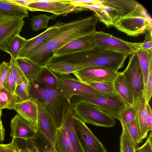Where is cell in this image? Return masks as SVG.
<instances>
[{"label":"cell","instance_id":"cell-43","mask_svg":"<svg viewBox=\"0 0 152 152\" xmlns=\"http://www.w3.org/2000/svg\"><path fill=\"white\" fill-rule=\"evenodd\" d=\"M10 62L3 61L0 64V90L2 87V85L10 70Z\"/></svg>","mask_w":152,"mask_h":152},{"label":"cell","instance_id":"cell-32","mask_svg":"<svg viewBox=\"0 0 152 152\" xmlns=\"http://www.w3.org/2000/svg\"><path fill=\"white\" fill-rule=\"evenodd\" d=\"M137 112V107L134 103L133 105L126 106L120 113L118 120L121 124L126 125L135 119Z\"/></svg>","mask_w":152,"mask_h":152},{"label":"cell","instance_id":"cell-1","mask_svg":"<svg viewBox=\"0 0 152 152\" xmlns=\"http://www.w3.org/2000/svg\"><path fill=\"white\" fill-rule=\"evenodd\" d=\"M98 20L94 15L64 23L26 57L43 66H46L62 47L79 37L93 34Z\"/></svg>","mask_w":152,"mask_h":152},{"label":"cell","instance_id":"cell-47","mask_svg":"<svg viewBox=\"0 0 152 152\" xmlns=\"http://www.w3.org/2000/svg\"><path fill=\"white\" fill-rule=\"evenodd\" d=\"M8 1L19 6L26 7L27 4L32 2L33 0H8Z\"/></svg>","mask_w":152,"mask_h":152},{"label":"cell","instance_id":"cell-8","mask_svg":"<svg viewBox=\"0 0 152 152\" xmlns=\"http://www.w3.org/2000/svg\"><path fill=\"white\" fill-rule=\"evenodd\" d=\"M80 101L91 103L118 120L120 113L126 106L117 94L106 97L74 95L71 98L70 103L72 107L76 103Z\"/></svg>","mask_w":152,"mask_h":152},{"label":"cell","instance_id":"cell-10","mask_svg":"<svg viewBox=\"0 0 152 152\" xmlns=\"http://www.w3.org/2000/svg\"><path fill=\"white\" fill-rule=\"evenodd\" d=\"M122 72L132 90L134 102L144 88L143 75L135 51L129 55L127 66Z\"/></svg>","mask_w":152,"mask_h":152},{"label":"cell","instance_id":"cell-23","mask_svg":"<svg viewBox=\"0 0 152 152\" xmlns=\"http://www.w3.org/2000/svg\"><path fill=\"white\" fill-rule=\"evenodd\" d=\"M27 40L20 34L16 35L8 39L0 48V50L8 53L11 57L16 59L18 57Z\"/></svg>","mask_w":152,"mask_h":152},{"label":"cell","instance_id":"cell-26","mask_svg":"<svg viewBox=\"0 0 152 152\" xmlns=\"http://www.w3.org/2000/svg\"><path fill=\"white\" fill-rule=\"evenodd\" d=\"M46 66L57 75L73 74L80 70L76 64L62 60L51 61Z\"/></svg>","mask_w":152,"mask_h":152},{"label":"cell","instance_id":"cell-41","mask_svg":"<svg viewBox=\"0 0 152 152\" xmlns=\"http://www.w3.org/2000/svg\"><path fill=\"white\" fill-rule=\"evenodd\" d=\"M144 95L146 103H149L152 94V67L149 69L146 83L144 86Z\"/></svg>","mask_w":152,"mask_h":152},{"label":"cell","instance_id":"cell-39","mask_svg":"<svg viewBox=\"0 0 152 152\" xmlns=\"http://www.w3.org/2000/svg\"><path fill=\"white\" fill-rule=\"evenodd\" d=\"M86 84L107 96H113L117 94L114 89L113 83H89Z\"/></svg>","mask_w":152,"mask_h":152},{"label":"cell","instance_id":"cell-21","mask_svg":"<svg viewBox=\"0 0 152 152\" xmlns=\"http://www.w3.org/2000/svg\"><path fill=\"white\" fill-rule=\"evenodd\" d=\"M143 92L140 94L134 102L137 109L135 119L138 125L141 138L142 140L146 137L149 132L147 121L146 102Z\"/></svg>","mask_w":152,"mask_h":152},{"label":"cell","instance_id":"cell-24","mask_svg":"<svg viewBox=\"0 0 152 152\" xmlns=\"http://www.w3.org/2000/svg\"><path fill=\"white\" fill-rule=\"evenodd\" d=\"M53 147L56 152H74L68 133L63 125L57 129Z\"/></svg>","mask_w":152,"mask_h":152},{"label":"cell","instance_id":"cell-29","mask_svg":"<svg viewBox=\"0 0 152 152\" xmlns=\"http://www.w3.org/2000/svg\"><path fill=\"white\" fill-rule=\"evenodd\" d=\"M28 10L9 1L8 0H0V12L15 15L23 18L28 17Z\"/></svg>","mask_w":152,"mask_h":152},{"label":"cell","instance_id":"cell-5","mask_svg":"<svg viewBox=\"0 0 152 152\" xmlns=\"http://www.w3.org/2000/svg\"><path fill=\"white\" fill-rule=\"evenodd\" d=\"M72 109L74 115L85 123L107 128L115 124L114 118L91 103L79 102L72 107Z\"/></svg>","mask_w":152,"mask_h":152},{"label":"cell","instance_id":"cell-44","mask_svg":"<svg viewBox=\"0 0 152 152\" xmlns=\"http://www.w3.org/2000/svg\"><path fill=\"white\" fill-rule=\"evenodd\" d=\"M0 152H19V151L14 143V139L9 143H0Z\"/></svg>","mask_w":152,"mask_h":152},{"label":"cell","instance_id":"cell-46","mask_svg":"<svg viewBox=\"0 0 152 152\" xmlns=\"http://www.w3.org/2000/svg\"><path fill=\"white\" fill-rule=\"evenodd\" d=\"M147 121L148 129V131H152V113L151 107L149 103H146Z\"/></svg>","mask_w":152,"mask_h":152},{"label":"cell","instance_id":"cell-28","mask_svg":"<svg viewBox=\"0 0 152 152\" xmlns=\"http://www.w3.org/2000/svg\"><path fill=\"white\" fill-rule=\"evenodd\" d=\"M135 51L137 55L143 75L145 86L146 83L149 69L152 67V50L140 49Z\"/></svg>","mask_w":152,"mask_h":152},{"label":"cell","instance_id":"cell-16","mask_svg":"<svg viewBox=\"0 0 152 152\" xmlns=\"http://www.w3.org/2000/svg\"><path fill=\"white\" fill-rule=\"evenodd\" d=\"M10 126V136L12 138L32 139L35 137L37 132L32 124L18 114L12 119Z\"/></svg>","mask_w":152,"mask_h":152},{"label":"cell","instance_id":"cell-2","mask_svg":"<svg viewBox=\"0 0 152 152\" xmlns=\"http://www.w3.org/2000/svg\"><path fill=\"white\" fill-rule=\"evenodd\" d=\"M130 54L96 47L91 50L61 57L52 60H62L76 64L80 70L91 67L105 68L118 71Z\"/></svg>","mask_w":152,"mask_h":152},{"label":"cell","instance_id":"cell-14","mask_svg":"<svg viewBox=\"0 0 152 152\" xmlns=\"http://www.w3.org/2000/svg\"><path fill=\"white\" fill-rule=\"evenodd\" d=\"M23 17L0 12V48L11 37L20 34L25 24Z\"/></svg>","mask_w":152,"mask_h":152},{"label":"cell","instance_id":"cell-48","mask_svg":"<svg viewBox=\"0 0 152 152\" xmlns=\"http://www.w3.org/2000/svg\"><path fill=\"white\" fill-rule=\"evenodd\" d=\"M5 137V129L2 122H0V142L3 141Z\"/></svg>","mask_w":152,"mask_h":152},{"label":"cell","instance_id":"cell-9","mask_svg":"<svg viewBox=\"0 0 152 152\" xmlns=\"http://www.w3.org/2000/svg\"><path fill=\"white\" fill-rule=\"evenodd\" d=\"M102 5L99 10L93 15L99 22L108 28L113 26L118 19L129 12L127 3L125 0H102Z\"/></svg>","mask_w":152,"mask_h":152},{"label":"cell","instance_id":"cell-4","mask_svg":"<svg viewBox=\"0 0 152 152\" xmlns=\"http://www.w3.org/2000/svg\"><path fill=\"white\" fill-rule=\"evenodd\" d=\"M113 26L131 37H137L145 31L152 32V20L141 4L126 13L114 23Z\"/></svg>","mask_w":152,"mask_h":152},{"label":"cell","instance_id":"cell-49","mask_svg":"<svg viewBox=\"0 0 152 152\" xmlns=\"http://www.w3.org/2000/svg\"><path fill=\"white\" fill-rule=\"evenodd\" d=\"M77 2H80L84 4H93L99 2L100 0H74Z\"/></svg>","mask_w":152,"mask_h":152},{"label":"cell","instance_id":"cell-18","mask_svg":"<svg viewBox=\"0 0 152 152\" xmlns=\"http://www.w3.org/2000/svg\"><path fill=\"white\" fill-rule=\"evenodd\" d=\"M13 109L17 114L32 124L37 129L38 104L37 99L32 97L15 104Z\"/></svg>","mask_w":152,"mask_h":152},{"label":"cell","instance_id":"cell-51","mask_svg":"<svg viewBox=\"0 0 152 152\" xmlns=\"http://www.w3.org/2000/svg\"><path fill=\"white\" fill-rule=\"evenodd\" d=\"M135 152H139V151H138V150H137V148L136 149L135 151Z\"/></svg>","mask_w":152,"mask_h":152},{"label":"cell","instance_id":"cell-20","mask_svg":"<svg viewBox=\"0 0 152 152\" xmlns=\"http://www.w3.org/2000/svg\"><path fill=\"white\" fill-rule=\"evenodd\" d=\"M113 83L116 94L126 106L133 105L134 101L132 91L122 72H119Z\"/></svg>","mask_w":152,"mask_h":152},{"label":"cell","instance_id":"cell-3","mask_svg":"<svg viewBox=\"0 0 152 152\" xmlns=\"http://www.w3.org/2000/svg\"><path fill=\"white\" fill-rule=\"evenodd\" d=\"M30 97L36 98L52 117L57 128L62 125L66 116L72 110L70 102L58 88L52 89L38 83L30 82Z\"/></svg>","mask_w":152,"mask_h":152},{"label":"cell","instance_id":"cell-22","mask_svg":"<svg viewBox=\"0 0 152 152\" xmlns=\"http://www.w3.org/2000/svg\"><path fill=\"white\" fill-rule=\"evenodd\" d=\"M16 60L26 78L30 82L36 79L45 66L33 61L26 57L18 58Z\"/></svg>","mask_w":152,"mask_h":152},{"label":"cell","instance_id":"cell-19","mask_svg":"<svg viewBox=\"0 0 152 152\" xmlns=\"http://www.w3.org/2000/svg\"><path fill=\"white\" fill-rule=\"evenodd\" d=\"M63 23L58 21L55 24L48 28L46 30L39 35L27 39L26 42L20 52L18 58L26 57L32 50L42 43L51 35L56 31Z\"/></svg>","mask_w":152,"mask_h":152},{"label":"cell","instance_id":"cell-50","mask_svg":"<svg viewBox=\"0 0 152 152\" xmlns=\"http://www.w3.org/2000/svg\"><path fill=\"white\" fill-rule=\"evenodd\" d=\"M2 109L0 106V122H1L2 121L1 120V116L2 115Z\"/></svg>","mask_w":152,"mask_h":152},{"label":"cell","instance_id":"cell-17","mask_svg":"<svg viewBox=\"0 0 152 152\" xmlns=\"http://www.w3.org/2000/svg\"><path fill=\"white\" fill-rule=\"evenodd\" d=\"M92 35H86L74 40L60 49L53 58L81 53L93 49L96 46Z\"/></svg>","mask_w":152,"mask_h":152},{"label":"cell","instance_id":"cell-13","mask_svg":"<svg viewBox=\"0 0 152 152\" xmlns=\"http://www.w3.org/2000/svg\"><path fill=\"white\" fill-rule=\"evenodd\" d=\"M119 72L102 67L88 68L78 70L73 74L76 78L87 84L101 82L113 83Z\"/></svg>","mask_w":152,"mask_h":152},{"label":"cell","instance_id":"cell-25","mask_svg":"<svg viewBox=\"0 0 152 152\" xmlns=\"http://www.w3.org/2000/svg\"><path fill=\"white\" fill-rule=\"evenodd\" d=\"M72 110L65 117L62 124L69 136L74 152H84L78 138L75 129L73 119Z\"/></svg>","mask_w":152,"mask_h":152},{"label":"cell","instance_id":"cell-30","mask_svg":"<svg viewBox=\"0 0 152 152\" xmlns=\"http://www.w3.org/2000/svg\"><path fill=\"white\" fill-rule=\"evenodd\" d=\"M17 102L15 94L2 87L0 90V106L3 109H13L14 105Z\"/></svg>","mask_w":152,"mask_h":152},{"label":"cell","instance_id":"cell-45","mask_svg":"<svg viewBox=\"0 0 152 152\" xmlns=\"http://www.w3.org/2000/svg\"><path fill=\"white\" fill-rule=\"evenodd\" d=\"M152 131H151L144 144L141 147L137 148L139 152H152Z\"/></svg>","mask_w":152,"mask_h":152},{"label":"cell","instance_id":"cell-37","mask_svg":"<svg viewBox=\"0 0 152 152\" xmlns=\"http://www.w3.org/2000/svg\"><path fill=\"white\" fill-rule=\"evenodd\" d=\"M14 143L19 152H38L32 139L24 140L15 138L14 139Z\"/></svg>","mask_w":152,"mask_h":152},{"label":"cell","instance_id":"cell-42","mask_svg":"<svg viewBox=\"0 0 152 152\" xmlns=\"http://www.w3.org/2000/svg\"><path fill=\"white\" fill-rule=\"evenodd\" d=\"M16 86L10 69L3 83L2 87L15 94Z\"/></svg>","mask_w":152,"mask_h":152},{"label":"cell","instance_id":"cell-15","mask_svg":"<svg viewBox=\"0 0 152 152\" xmlns=\"http://www.w3.org/2000/svg\"><path fill=\"white\" fill-rule=\"evenodd\" d=\"M37 131L44 135L53 146L57 128L50 114L41 104L37 101Z\"/></svg>","mask_w":152,"mask_h":152},{"label":"cell","instance_id":"cell-52","mask_svg":"<svg viewBox=\"0 0 152 152\" xmlns=\"http://www.w3.org/2000/svg\"><path fill=\"white\" fill-rule=\"evenodd\" d=\"M54 152H56L54 150Z\"/></svg>","mask_w":152,"mask_h":152},{"label":"cell","instance_id":"cell-27","mask_svg":"<svg viewBox=\"0 0 152 152\" xmlns=\"http://www.w3.org/2000/svg\"><path fill=\"white\" fill-rule=\"evenodd\" d=\"M36 80L47 87L52 89L58 88L57 75L46 66L43 68Z\"/></svg>","mask_w":152,"mask_h":152},{"label":"cell","instance_id":"cell-33","mask_svg":"<svg viewBox=\"0 0 152 152\" xmlns=\"http://www.w3.org/2000/svg\"><path fill=\"white\" fill-rule=\"evenodd\" d=\"M38 152H54L53 146L41 133L37 132L32 138Z\"/></svg>","mask_w":152,"mask_h":152},{"label":"cell","instance_id":"cell-40","mask_svg":"<svg viewBox=\"0 0 152 152\" xmlns=\"http://www.w3.org/2000/svg\"><path fill=\"white\" fill-rule=\"evenodd\" d=\"M152 32L147 31L144 40L141 42L133 43L132 46L136 50L140 49L152 50Z\"/></svg>","mask_w":152,"mask_h":152},{"label":"cell","instance_id":"cell-34","mask_svg":"<svg viewBox=\"0 0 152 152\" xmlns=\"http://www.w3.org/2000/svg\"><path fill=\"white\" fill-rule=\"evenodd\" d=\"M17 102H21L30 97V82L27 79L23 83L17 85L15 93Z\"/></svg>","mask_w":152,"mask_h":152},{"label":"cell","instance_id":"cell-36","mask_svg":"<svg viewBox=\"0 0 152 152\" xmlns=\"http://www.w3.org/2000/svg\"><path fill=\"white\" fill-rule=\"evenodd\" d=\"M51 16L45 14H41L33 16L30 19L31 27L32 30L37 31L43 28H48V25L49 20L52 19Z\"/></svg>","mask_w":152,"mask_h":152},{"label":"cell","instance_id":"cell-11","mask_svg":"<svg viewBox=\"0 0 152 152\" xmlns=\"http://www.w3.org/2000/svg\"><path fill=\"white\" fill-rule=\"evenodd\" d=\"M73 119L76 134L84 152H107L85 123L74 114Z\"/></svg>","mask_w":152,"mask_h":152},{"label":"cell","instance_id":"cell-6","mask_svg":"<svg viewBox=\"0 0 152 152\" xmlns=\"http://www.w3.org/2000/svg\"><path fill=\"white\" fill-rule=\"evenodd\" d=\"M26 7L31 11H43L64 17L69 13L88 10L79 7L74 0H33Z\"/></svg>","mask_w":152,"mask_h":152},{"label":"cell","instance_id":"cell-35","mask_svg":"<svg viewBox=\"0 0 152 152\" xmlns=\"http://www.w3.org/2000/svg\"><path fill=\"white\" fill-rule=\"evenodd\" d=\"M122 125V124H121ZM123 125L128 132L131 138L137 146L143 140L141 137L139 128L135 118L129 123Z\"/></svg>","mask_w":152,"mask_h":152},{"label":"cell","instance_id":"cell-7","mask_svg":"<svg viewBox=\"0 0 152 152\" xmlns=\"http://www.w3.org/2000/svg\"><path fill=\"white\" fill-rule=\"evenodd\" d=\"M58 88L70 102L72 97L80 95L94 97L108 96L70 74L57 75Z\"/></svg>","mask_w":152,"mask_h":152},{"label":"cell","instance_id":"cell-31","mask_svg":"<svg viewBox=\"0 0 152 152\" xmlns=\"http://www.w3.org/2000/svg\"><path fill=\"white\" fill-rule=\"evenodd\" d=\"M121 125L122 132L120 139V152H135L137 146L124 126Z\"/></svg>","mask_w":152,"mask_h":152},{"label":"cell","instance_id":"cell-12","mask_svg":"<svg viewBox=\"0 0 152 152\" xmlns=\"http://www.w3.org/2000/svg\"><path fill=\"white\" fill-rule=\"evenodd\" d=\"M92 37L96 47L130 55L136 51L133 47L132 42L125 41L103 31H96Z\"/></svg>","mask_w":152,"mask_h":152},{"label":"cell","instance_id":"cell-38","mask_svg":"<svg viewBox=\"0 0 152 152\" xmlns=\"http://www.w3.org/2000/svg\"><path fill=\"white\" fill-rule=\"evenodd\" d=\"M10 63L12 74L17 86L23 82L26 78L16 59L11 57Z\"/></svg>","mask_w":152,"mask_h":152}]
</instances>
